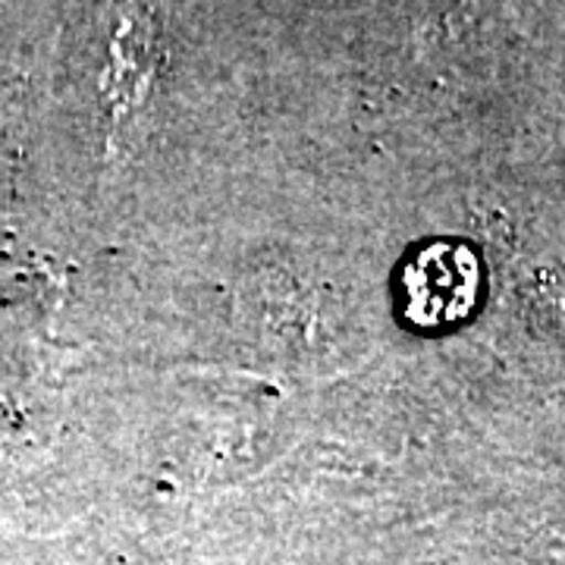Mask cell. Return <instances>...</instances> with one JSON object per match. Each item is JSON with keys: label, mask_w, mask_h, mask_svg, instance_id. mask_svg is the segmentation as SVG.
<instances>
[{"label": "cell", "mask_w": 565, "mask_h": 565, "mask_svg": "<svg viewBox=\"0 0 565 565\" xmlns=\"http://www.w3.org/2000/svg\"><path fill=\"white\" fill-rule=\"evenodd\" d=\"M481 289V267L471 248L434 243L403 270V311L424 330L452 327L471 315Z\"/></svg>", "instance_id": "cell-1"}]
</instances>
